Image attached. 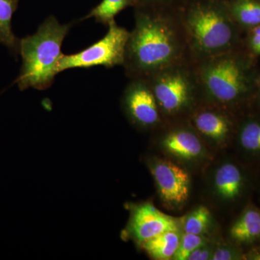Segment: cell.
I'll return each mask as SVG.
<instances>
[{
	"mask_svg": "<svg viewBox=\"0 0 260 260\" xmlns=\"http://www.w3.org/2000/svg\"><path fill=\"white\" fill-rule=\"evenodd\" d=\"M124 68L126 76L148 78L160 70L193 61L179 8H135Z\"/></svg>",
	"mask_w": 260,
	"mask_h": 260,
	"instance_id": "cell-1",
	"label": "cell"
},
{
	"mask_svg": "<svg viewBox=\"0 0 260 260\" xmlns=\"http://www.w3.org/2000/svg\"><path fill=\"white\" fill-rule=\"evenodd\" d=\"M179 10L193 61L242 47L225 0H185Z\"/></svg>",
	"mask_w": 260,
	"mask_h": 260,
	"instance_id": "cell-2",
	"label": "cell"
},
{
	"mask_svg": "<svg viewBox=\"0 0 260 260\" xmlns=\"http://www.w3.org/2000/svg\"><path fill=\"white\" fill-rule=\"evenodd\" d=\"M243 47L194 61L203 101L231 109L255 93L260 78Z\"/></svg>",
	"mask_w": 260,
	"mask_h": 260,
	"instance_id": "cell-3",
	"label": "cell"
},
{
	"mask_svg": "<svg viewBox=\"0 0 260 260\" xmlns=\"http://www.w3.org/2000/svg\"><path fill=\"white\" fill-rule=\"evenodd\" d=\"M73 23L61 24L50 15L32 35L20 40L22 66L15 80L20 90L50 88L57 75L56 66L62 55L61 49Z\"/></svg>",
	"mask_w": 260,
	"mask_h": 260,
	"instance_id": "cell-4",
	"label": "cell"
},
{
	"mask_svg": "<svg viewBox=\"0 0 260 260\" xmlns=\"http://www.w3.org/2000/svg\"><path fill=\"white\" fill-rule=\"evenodd\" d=\"M164 120L181 119L203 102L194 61L169 67L148 78Z\"/></svg>",
	"mask_w": 260,
	"mask_h": 260,
	"instance_id": "cell-5",
	"label": "cell"
},
{
	"mask_svg": "<svg viewBox=\"0 0 260 260\" xmlns=\"http://www.w3.org/2000/svg\"><path fill=\"white\" fill-rule=\"evenodd\" d=\"M108 27L107 34L90 47L75 54H62L56 66V73L74 68L124 66L129 31L119 26L115 20Z\"/></svg>",
	"mask_w": 260,
	"mask_h": 260,
	"instance_id": "cell-6",
	"label": "cell"
},
{
	"mask_svg": "<svg viewBox=\"0 0 260 260\" xmlns=\"http://www.w3.org/2000/svg\"><path fill=\"white\" fill-rule=\"evenodd\" d=\"M121 102L130 121L140 128L155 127L164 121L153 90L145 78L130 79Z\"/></svg>",
	"mask_w": 260,
	"mask_h": 260,
	"instance_id": "cell-7",
	"label": "cell"
},
{
	"mask_svg": "<svg viewBox=\"0 0 260 260\" xmlns=\"http://www.w3.org/2000/svg\"><path fill=\"white\" fill-rule=\"evenodd\" d=\"M230 110L203 101L193 109L187 119L200 136L221 143L232 134L234 121Z\"/></svg>",
	"mask_w": 260,
	"mask_h": 260,
	"instance_id": "cell-8",
	"label": "cell"
},
{
	"mask_svg": "<svg viewBox=\"0 0 260 260\" xmlns=\"http://www.w3.org/2000/svg\"><path fill=\"white\" fill-rule=\"evenodd\" d=\"M160 198L170 206L179 207L188 200L190 179L182 168L167 160H155L150 165Z\"/></svg>",
	"mask_w": 260,
	"mask_h": 260,
	"instance_id": "cell-9",
	"label": "cell"
},
{
	"mask_svg": "<svg viewBox=\"0 0 260 260\" xmlns=\"http://www.w3.org/2000/svg\"><path fill=\"white\" fill-rule=\"evenodd\" d=\"M132 211L129 231L140 245L162 233L179 230L175 219L161 213L150 203L138 205Z\"/></svg>",
	"mask_w": 260,
	"mask_h": 260,
	"instance_id": "cell-10",
	"label": "cell"
},
{
	"mask_svg": "<svg viewBox=\"0 0 260 260\" xmlns=\"http://www.w3.org/2000/svg\"><path fill=\"white\" fill-rule=\"evenodd\" d=\"M168 129L162 138V145L169 153L184 160H192L201 156L203 145L187 118L181 124Z\"/></svg>",
	"mask_w": 260,
	"mask_h": 260,
	"instance_id": "cell-11",
	"label": "cell"
},
{
	"mask_svg": "<svg viewBox=\"0 0 260 260\" xmlns=\"http://www.w3.org/2000/svg\"><path fill=\"white\" fill-rule=\"evenodd\" d=\"M214 184L215 190L220 198L225 200H234L242 192L244 178L237 166L226 162L217 169Z\"/></svg>",
	"mask_w": 260,
	"mask_h": 260,
	"instance_id": "cell-12",
	"label": "cell"
},
{
	"mask_svg": "<svg viewBox=\"0 0 260 260\" xmlns=\"http://www.w3.org/2000/svg\"><path fill=\"white\" fill-rule=\"evenodd\" d=\"M229 13L240 30L260 25V0H225Z\"/></svg>",
	"mask_w": 260,
	"mask_h": 260,
	"instance_id": "cell-13",
	"label": "cell"
},
{
	"mask_svg": "<svg viewBox=\"0 0 260 260\" xmlns=\"http://www.w3.org/2000/svg\"><path fill=\"white\" fill-rule=\"evenodd\" d=\"M179 231H169L143 243L141 246L153 259H173L180 242Z\"/></svg>",
	"mask_w": 260,
	"mask_h": 260,
	"instance_id": "cell-14",
	"label": "cell"
},
{
	"mask_svg": "<svg viewBox=\"0 0 260 260\" xmlns=\"http://www.w3.org/2000/svg\"><path fill=\"white\" fill-rule=\"evenodd\" d=\"M19 0H0V44L15 56L20 54V40L12 28V19L18 6Z\"/></svg>",
	"mask_w": 260,
	"mask_h": 260,
	"instance_id": "cell-15",
	"label": "cell"
},
{
	"mask_svg": "<svg viewBox=\"0 0 260 260\" xmlns=\"http://www.w3.org/2000/svg\"><path fill=\"white\" fill-rule=\"evenodd\" d=\"M231 237L236 242L249 243L260 237V212L254 208L246 210L231 228Z\"/></svg>",
	"mask_w": 260,
	"mask_h": 260,
	"instance_id": "cell-16",
	"label": "cell"
},
{
	"mask_svg": "<svg viewBox=\"0 0 260 260\" xmlns=\"http://www.w3.org/2000/svg\"><path fill=\"white\" fill-rule=\"evenodd\" d=\"M134 6L133 0H102L83 19L93 18L97 23L108 26L115 20V17L120 12L129 7L134 8Z\"/></svg>",
	"mask_w": 260,
	"mask_h": 260,
	"instance_id": "cell-17",
	"label": "cell"
},
{
	"mask_svg": "<svg viewBox=\"0 0 260 260\" xmlns=\"http://www.w3.org/2000/svg\"><path fill=\"white\" fill-rule=\"evenodd\" d=\"M241 146L251 153H260V121L247 119L241 124L239 130Z\"/></svg>",
	"mask_w": 260,
	"mask_h": 260,
	"instance_id": "cell-18",
	"label": "cell"
},
{
	"mask_svg": "<svg viewBox=\"0 0 260 260\" xmlns=\"http://www.w3.org/2000/svg\"><path fill=\"white\" fill-rule=\"evenodd\" d=\"M210 221L209 210L205 207H199L186 217L184 224V233L203 235L208 230Z\"/></svg>",
	"mask_w": 260,
	"mask_h": 260,
	"instance_id": "cell-19",
	"label": "cell"
},
{
	"mask_svg": "<svg viewBox=\"0 0 260 260\" xmlns=\"http://www.w3.org/2000/svg\"><path fill=\"white\" fill-rule=\"evenodd\" d=\"M207 239L203 235L184 233L181 237L180 242L173 259L186 260L195 249L206 244Z\"/></svg>",
	"mask_w": 260,
	"mask_h": 260,
	"instance_id": "cell-20",
	"label": "cell"
},
{
	"mask_svg": "<svg viewBox=\"0 0 260 260\" xmlns=\"http://www.w3.org/2000/svg\"><path fill=\"white\" fill-rule=\"evenodd\" d=\"M185 0H133L135 8H179Z\"/></svg>",
	"mask_w": 260,
	"mask_h": 260,
	"instance_id": "cell-21",
	"label": "cell"
},
{
	"mask_svg": "<svg viewBox=\"0 0 260 260\" xmlns=\"http://www.w3.org/2000/svg\"><path fill=\"white\" fill-rule=\"evenodd\" d=\"M247 31L246 51L253 56L260 55V25Z\"/></svg>",
	"mask_w": 260,
	"mask_h": 260,
	"instance_id": "cell-22",
	"label": "cell"
},
{
	"mask_svg": "<svg viewBox=\"0 0 260 260\" xmlns=\"http://www.w3.org/2000/svg\"><path fill=\"white\" fill-rule=\"evenodd\" d=\"M237 251L227 246H220L213 251L211 259L213 260H232L239 259Z\"/></svg>",
	"mask_w": 260,
	"mask_h": 260,
	"instance_id": "cell-23",
	"label": "cell"
},
{
	"mask_svg": "<svg viewBox=\"0 0 260 260\" xmlns=\"http://www.w3.org/2000/svg\"><path fill=\"white\" fill-rule=\"evenodd\" d=\"M213 251L210 248L203 245L195 249L189 254L186 260H207L211 259Z\"/></svg>",
	"mask_w": 260,
	"mask_h": 260,
	"instance_id": "cell-24",
	"label": "cell"
},
{
	"mask_svg": "<svg viewBox=\"0 0 260 260\" xmlns=\"http://www.w3.org/2000/svg\"><path fill=\"white\" fill-rule=\"evenodd\" d=\"M251 259L260 260V250L255 251L251 255Z\"/></svg>",
	"mask_w": 260,
	"mask_h": 260,
	"instance_id": "cell-25",
	"label": "cell"
},
{
	"mask_svg": "<svg viewBox=\"0 0 260 260\" xmlns=\"http://www.w3.org/2000/svg\"><path fill=\"white\" fill-rule=\"evenodd\" d=\"M256 92L257 93L258 97H259V100L260 102V79L259 80V83H258L257 88H256Z\"/></svg>",
	"mask_w": 260,
	"mask_h": 260,
	"instance_id": "cell-26",
	"label": "cell"
}]
</instances>
